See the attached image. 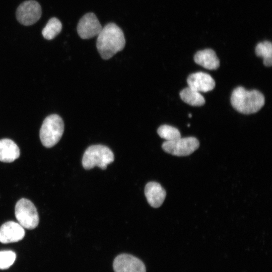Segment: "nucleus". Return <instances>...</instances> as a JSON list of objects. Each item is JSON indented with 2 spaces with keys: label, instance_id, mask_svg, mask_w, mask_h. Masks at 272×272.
Masks as SVG:
<instances>
[{
  "label": "nucleus",
  "instance_id": "obj_1",
  "mask_svg": "<svg viewBox=\"0 0 272 272\" xmlns=\"http://www.w3.org/2000/svg\"><path fill=\"white\" fill-rule=\"evenodd\" d=\"M125 44L123 32L115 23L106 24L98 35L96 47L104 59H108L122 50Z\"/></svg>",
  "mask_w": 272,
  "mask_h": 272
},
{
  "label": "nucleus",
  "instance_id": "obj_2",
  "mask_svg": "<svg viewBox=\"0 0 272 272\" xmlns=\"http://www.w3.org/2000/svg\"><path fill=\"white\" fill-rule=\"evenodd\" d=\"M263 95L256 90L248 91L242 87L236 88L231 96V103L238 112L250 114L257 112L264 105Z\"/></svg>",
  "mask_w": 272,
  "mask_h": 272
},
{
  "label": "nucleus",
  "instance_id": "obj_3",
  "mask_svg": "<svg viewBox=\"0 0 272 272\" xmlns=\"http://www.w3.org/2000/svg\"><path fill=\"white\" fill-rule=\"evenodd\" d=\"M114 160V154L108 147L102 145H92L84 152L82 165L85 169H90L95 166L105 169Z\"/></svg>",
  "mask_w": 272,
  "mask_h": 272
},
{
  "label": "nucleus",
  "instance_id": "obj_4",
  "mask_svg": "<svg viewBox=\"0 0 272 272\" xmlns=\"http://www.w3.org/2000/svg\"><path fill=\"white\" fill-rule=\"evenodd\" d=\"M64 131V123L57 114H51L44 120L40 130V139L46 148L55 145L61 139Z\"/></svg>",
  "mask_w": 272,
  "mask_h": 272
},
{
  "label": "nucleus",
  "instance_id": "obj_5",
  "mask_svg": "<svg viewBox=\"0 0 272 272\" xmlns=\"http://www.w3.org/2000/svg\"><path fill=\"white\" fill-rule=\"evenodd\" d=\"M15 216L19 223L25 228L32 230L38 225L39 218L37 209L30 200L22 198L17 201Z\"/></svg>",
  "mask_w": 272,
  "mask_h": 272
},
{
  "label": "nucleus",
  "instance_id": "obj_6",
  "mask_svg": "<svg viewBox=\"0 0 272 272\" xmlns=\"http://www.w3.org/2000/svg\"><path fill=\"white\" fill-rule=\"evenodd\" d=\"M199 146L198 140L192 137L179 138L171 141H165L162 145L167 153L176 156H186L191 154Z\"/></svg>",
  "mask_w": 272,
  "mask_h": 272
},
{
  "label": "nucleus",
  "instance_id": "obj_7",
  "mask_svg": "<svg viewBox=\"0 0 272 272\" xmlns=\"http://www.w3.org/2000/svg\"><path fill=\"white\" fill-rule=\"evenodd\" d=\"M42 14L40 4L33 0L27 1L22 3L17 8L16 18L22 25H31L37 22Z\"/></svg>",
  "mask_w": 272,
  "mask_h": 272
},
{
  "label": "nucleus",
  "instance_id": "obj_8",
  "mask_svg": "<svg viewBox=\"0 0 272 272\" xmlns=\"http://www.w3.org/2000/svg\"><path fill=\"white\" fill-rule=\"evenodd\" d=\"M102 27L96 15L93 13L84 15L80 20L77 26L79 36L84 39L93 38L100 33Z\"/></svg>",
  "mask_w": 272,
  "mask_h": 272
},
{
  "label": "nucleus",
  "instance_id": "obj_9",
  "mask_svg": "<svg viewBox=\"0 0 272 272\" xmlns=\"http://www.w3.org/2000/svg\"><path fill=\"white\" fill-rule=\"evenodd\" d=\"M114 272H146L144 263L139 258L128 254H121L114 260Z\"/></svg>",
  "mask_w": 272,
  "mask_h": 272
},
{
  "label": "nucleus",
  "instance_id": "obj_10",
  "mask_svg": "<svg viewBox=\"0 0 272 272\" xmlns=\"http://www.w3.org/2000/svg\"><path fill=\"white\" fill-rule=\"evenodd\" d=\"M25 236L24 228L14 221H8L0 227V242L7 244L22 240Z\"/></svg>",
  "mask_w": 272,
  "mask_h": 272
},
{
  "label": "nucleus",
  "instance_id": "obj_11",
  "mask_svg": "<svg viewBox=\"0 0 272 272\" xmlns=\"http://www.w3.org/2000/svg\"><path fill=\"white\" fill-rule=\"evenodd\" d=\"M187 83L188 87L199 92L212 91L215 87L213 78L209 74L201 72L190 74Z\"/></svg>",
  "mask_w": 272,
  "mask_h": 272
},
{
  "label": "nucleus",
  "instance_id": "obj_12",
  "mask_svg": "<svg viewBox=\"0 0 272 272\" xmlns=\"http://www.w3.org/2000/svg\"><path fill=\"white\" fill-rule=\"evenodd\" d=\"M145 194L149 205L153 208H157L163 203L166 192L159 183L152 181L146 184Z\"/></svg>",
  "mask_w": 272,
  "mask_h": 272
},
{
  "label": "nucleus",
  "instance_id": "obj_13",
  "mask_svg": "<svg viewBox=\"0 0 272 272\" xmlns=\"http://www.w3.org/2000/svg\"><path fill=\"white\" fill-rule=\"evenodd\" d=\"M194 60L197 64L210 70H216L220 66L219 59L215 52L211 49L197 51L194 55Z\"/></svg>",
  "mask_w": 272,
  "mask_h": 272
},
{
  "label": "nucleus",
  "instance_id": "obj_14",
  "mask_svg": "<svg viewBox=\"0 0 272 272\" xmlns=\"http://www.w3.org/2000/svg\"><path fill=\"white\" fill-rule=\"evenodd\" d=\"M20 155L17 145L9 139L0 140V161L11 163L18 159Z\"/></svg>",
  "mask_w": 272,
  "mask_h": 272
},
{
  "label": "nucleus",
  "instance_id": "obj_15",
  "mask_svg": "<svg viewBox=\"0 0 272 272\" xmlns=\"http://www.w3.org/2000/svg\"><path fill=\"white\" fill-rule=\"evenodd\" d=\"M179 94L182 101L190 105L200 106L205 103V99L200 93L188 87L181 91Z\"/></svg>",
  "mask_w": 272,
  "mask_h": 272
},
{
  "label": "nucleus",
  "instance_id": "obj_16",
  "mask_svg": "<svg viewBox=\"0 0 272 272\" xmlns=\"http://www.w3.org/2000/svg\"><path fill=\"white\" fill-rule=\"evenodd\" d=\"M255 53L257 56L263 58V63L266 66L272 64V44L269 41L258 43L255 47Z\"/></svg>",
  "mask_w": 272,
  "mask_h": 272
},
{
  "label": "nucleus",
  "instance_id": "obj_17",
  "mask_svg": "<svg viewBox=\"0 0 272 272\" xmlns=\"http://www.w3.org/2000/svg\"><path fill=\"white\" fill-rule=\"evenodd\" d=\"M61 22L56 18H52L42 30V34L45 39L51 40L61 32Z\"/></svg>",
  "mask_w": 272,
  "mask_h": 272
},
{
  "label": "nucleus",
  "instance_id": "obj_18",
  "mask_svg": "<svg viewBox=\"0 0 272 272\" xmlns=\"http://www.w3.org/2000/svg\"><path fill=\"white\" fill-rule=\"evenodd\" d=\"M158 135L166 141H171L177 140L181 138V134L178 129L169 125H162L158 130Z\"/></svg>",
  "mask_w": 272,
  "mask_h": 272
},
{
  "label": "nucleus",
  "instance_id": "obj_19",
  "mask_svg": "<svg viewBox=\"0 0 272 272\" xmlns=\"http://www.w3.org/2000/svg\"><path fill=\"white\" fill-rule=\"evenodd\" d=\"M16 258V253L13 251H0V269L9 268L14 263Z\"/></svg>",
  "mask_w": 272,
  "mask_h": 272
},
{
  "label": "nucleus",
  "instance_id": "obj_20",
  "mask_svg": "<svg viewBox=\"0 0 272 272\" xmlns=\"http://www.w3.org/2000/svg\"><path fill=\"white\" fill-rule=\"evenodd\" d=\"M188 116H189V117L191 118V117H192V114H190V113H189V114H188Z\"/></svg>",
  "mask_w": 272,
  "mask_h": 272
}]
</instances>
